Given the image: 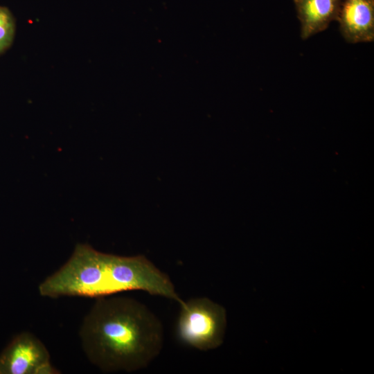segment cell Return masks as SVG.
I'll return each mask as SVG.
<instances>
[{
    "mask_svg": "<svg viewBox=\"0 0 374 374\" xmlns=\"http://www.w3.org/2000/svg\"><path fill=\"white\" fill-rule=\"evenodd\" d=\"M89 361L105 373L142 370L157 358L163 346L159 318L130 297L97 298L79 331Z\"/></svg>",
    "mask_w": 374,
    "mask_h": 374,
    "instance_id": "6da1fadb",
    "label": "cell"
},
{
    "mask_svg": "<svg viewBox=\"0 0 374 374\" xmlns=\"http://www.w3.org/2000/svg\"><path fill=\"white\" fill-rule=\"evenodd\" d=\"M131 290L183 302L169 276L144 256L102 253L87 244H78L69 259L38 287L42 296L53 299L98 298Z\"/></svg>",
    "mask_w": 374,
    "mask_h": 374,
    "instance_id": "7a4b0ae2",
    "label": "cell"
},
{
    "mask_svg": "<svg viewBox=\"0 0 374 374\" xmlns=\"http://www.w3.org/2000/svg\"><path fill=\"white\" fill-rule=\"evenodd\" d=\"M179 305L176 332L181 342L202 351L223 343L226 314L222 305L206 297L183 301Z\"/></svg>",
    "mask_w": 374,
    "mask_h": 374,
    "instance_id": "3957f363",
    "label": "cell"
},
{
    "mask_svg": "<svg viewBox=\"0 0 374 374\" xmlns=\"http://www.w3.org/2000/svg\"><path fill=\"white\" fill-rule=\"evenodd\" d=\"M44 344L34 335H17L0 355V374H57Z\"/></svg>",
    "mask_w": 374,
    "mask_h": 374,
    "instance_id": "277c9868",
    "label": "cell"
},
{
    "mask_svg": "<svg viewBox=\"0 0 374 374\" xmlns=\"http://www.w3.org/2000/svg\"><path fill=\"white\" fill-rule=\"evenodd\" d=\"M349 43L374 40V0H343L337 20Z\"/></svg>",
    "mask_w": 374,
    "mask_h": 374,
    "instance_id": "5b68a950",
    "label": "cell"
},
{
    "mask_svg": "<svg viewBox=\"0 0 374 374\" xmlns=\"http://www.w3.org/2000/svg\"><path fill=\"white\" fill-rule=\"evenodd\" d=\"M343 0H294L301 24V37H310L326 30L337 20Z\"/></svg>",
    "mask_w": 374,
    "mask_h": 374,
    "instance_id": "8992f818",
    "label": "cell"
},
{
    "mask_svg": "<svg viewBox=\"0 0 374 374\" xmlns=\"http://www.w3.org/2000/svg\"><path fill=\"white\" fill-rule=\"evenodd\" d=\"M15 33V20L12 12L0 6V55L12 45Z\"/></svg>",
    "mask_w": 374,
    "mask_h": 374,
    "instance_id": "52a82bcc",
    "label": "cell"
}]
</instances>
